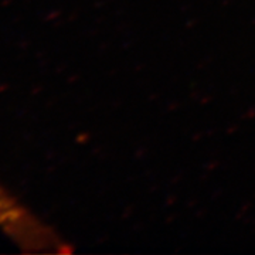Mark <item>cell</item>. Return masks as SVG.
<instances>
[{"label": "cell", "mask_w": 255, "mask_h": 255, "mask_svg": "<svg viewBox=\"0 0 255 255\" xmlns=\"http://www.w3.org/2000/svg\"><path fill=\"white\" fill-rule=\"evenodd\" d=\"M0 233L26 253H64L67 246L53 228L33 214L0 183Z\"/></svg>", "instance_id": "cell-1"}]
</instances>
